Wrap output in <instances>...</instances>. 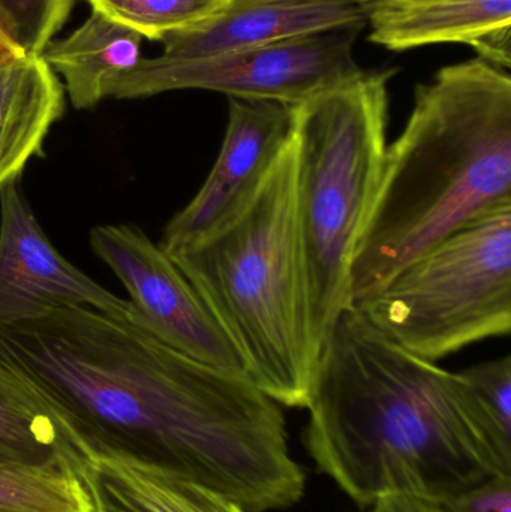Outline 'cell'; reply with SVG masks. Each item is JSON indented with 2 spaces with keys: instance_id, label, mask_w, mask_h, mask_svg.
I'll use <instances>...</instances> for the list:
<instances>
[{
  "instance_id": "12",
  "label": "cell",
  "mask_w": 511,
  "mask_h": 512,
  "mask_svg": "<svg viewBox=\"0 0 511 512\" xmlns=\"http://www.w3.org/2000/svg\"><path fill=\"white\" fill-rule=\"evenodd\" d=\"M96 512H248L161 463L89 436L80 472Z\"/></svg>"
},
{
  "instance_id": "14",
  "label": "cell",
  "mask_w": 511,
  "mask_h": 512,
  "mask_svg": "<svg viewBox=\"0 0 511 512\" xmlns=\"http://www.w3.org/2000/svg\"><path fill=\"white\" fill-rule=\"evenodd\" d=\"M63 105L62 84L41 56L0 68V194L41 153Z\"/></svg>"
},
{
  "instance_id": "9",
  "label": "cell",
  "mask_w": 511,
  "mask_h": 512,
  "mask_svg": "<svg viewBox=\"0 0 511 512\" xmlns=\"http://www.w3.org/2000/svg\"><path fill=\"white\" fill-rule=\"evenodd\" d=\"M221 152L191 203L164 230L168 255L185 251L233 221L260 189L293 134V107L261 99L228 98Z\"/></svg>"
},
{
  "instance_id": "16",
  "label": "cell",
  "mask_w": 511,
  "mask_h": 512,
  "mask_svg": "<svg viewBox=\"0 0 511 512\" xmlns=\"http://www.w3.org/2000/svg\"><path fill=\"white\" fill-rule=\"evenodd\" d=\"M143 36L107 15L92 11L77 30L50 41L41 53L65 78L75 108H90L105 98L111 81L140 62Z\"/></svg>"
},
{
  "instance_id": "24",
  "label": "cell",
  "mask_w": 511,
  "mask_h": 512,
  "mask_svg": "<svg viewBox=\"0 0 511 512\" xmlns=\"http://www.w3.org/2000/svg\"><path fill=\"white\" fill-rule=\"evenodd\" d=\"M362 6L363 11L368 12L369 9L375 8V6L387 5V3L396 2H407V0H357Z\"/></svg>"
},
{
  "instance_id": "21",
  "label": "cell",
  "mask_w": 511,
  "mask_h": 512,
  "mask_svg": "<svg viewBox=\"0 0 511 512\" xmlns=\"http://www.w3.org/2000/svg\"><path fill=\"white\" fill-rule=\"evenodd\" d=\"M441 512H511V475H495L437 505Z\"/></svg>"
},
{
  "instance_id": "4",
  "label": "cell",
  "mask_w": 511,
  "mask_h": 512,
  "mask_svg": "<svg viewBox=\"0 0 511 512\" xmlns=\"http://www.w3.org/2000/svg\"><path fill=\"white\" fill-rule=\"evenodd\" d=\"M279 406L306 408L317 372L297 210L293 134L251 203L221 230L170 255Z\"/></svg>"
},
{
  "instance_id": "5",
  "label": "cell",
  "mask_w": 511,
  "mask_h": 512,
  "mask_svg": "<svg viewBox=\"0 0 511 512\" xmlns=\"http://www.w3.org/2000/svg\"><path fill=\"white\" fill-rule=\"evenodd\" d=\"M386 71H362L293 105L297 210L318 351L353 307L350 270L387 147Z\"/></svg>"
},
{
  "instance_id": "6",
  "label": "cell",
  "mask_w": 511,
  "mask_h": 512,
  "mask_svg": "<svg viewBox=\"0 0 511 512\" xmlns=\"http://www.w3.org/2000/svg\"><path fill=\"white\" fill-rule=\"evenodd\" d=\"M396 345L437 363L511 331V206L456 231L353 304Z\"/></svg>"
},
{
  "instance_id": "15",
  "label": "cell",
  "mask_w": 511,
  "mask_h": 512,
  "mask_svg": "<svg viewBox=\"0 0 511 512\" xmlns=\"http://www.w3.org/2000/svg\"><path fill=\"white\" fill-rule=\"evenodd\" d=\"M87 448V435L0 364V460L63 463L80 472Z\"/></svg>"
},
{
  "instance_id": "3",
  "label": "cell",
  "mask_w": 511,
  "mask_h": 512,
  "mask_svg": "<svg viewBox=\"0 0 511 512\" xmlns=\"http://www.w3.org/2000/svg\"><path fill=\"white\" fill-rule=\"evenodd\" d=\"M511 206V78L483 59L419 84L351 261L353 304L471 222Z\"/></svg>"
},
{
  "instance_id": "18",
  "label": "cell",
  "mask_w": 511,
  "mask_h": 512,
  "mask_svg": "<svg viewBox=\"0 0 511 512\" xmlns=\"http://www.w3.org/2000/svg\"><path fill=\"white\" fill-rule=\"evenodd\" d=\"M93 11L161 41L165 35L192 29L210 20L231 0H89Z\"/></svg>"
},
{
  "instance_id": "11",
  "label": "cell",
  "mask_w": 511,
  "mask_h": 512,
  "mask_svg": "<svg viewBox=\"0 0 511 512\" xmlns=\"http://www.w3.org/2000/svg\"><path fill=\"white\" fill-rule=\"evenodd\" d=\"M366 23L357 0H231L200 26L165 35L159 56L200 59Z\"/></svg>"
},
{
  "instance_id": "19",
  "label": "cell",
  "mask_w": 511,
  "mask_h": 512,
  "mask_svg": "<svg viewBox=\"0 0 511 512\" xmlns=\"http://www.w3.org/2000/svg\"><path fill=\"white\" fill-rule=\"evenodd\" d=\"M489 435L511 462V357L495 358L458 372Z\"/></svg>"
},
{
  "instance_id": "10",
  "label": "cell",
  "mask_w": 511,
  "mask_h": 512,
  "mask_svg": "<svg viewBox=\"0 0 511 512\" xmlns=\"http://www.w3.org/2000/svg\"><path fill=\"white\" fill-rule=\"evenodd\" d=\"M62 307H89L134 319L128 300L90 279L57 252L17 182L11 183L0 194V327Z\"/></svg>"
},
{
  "instance_id": "23",
  "label": "cell",
  "mask_w": 511,
  "mask_h": 512,
  "mask_svg": "<svg viewBox=\"0 0 511 512\" xmlns=\"http://www.w3.org/2000/svg\"><path fill=\"white\" fill-rule=\"evenodd\" d=\"M26 51L18 45V42L9 35L8 30L0 23V68L14 65L26 59Z\"/></svg>"
},
{
  "instance_id": "22",
  "label": "cell",
  "mask_w": 511,
  "mask_h": 512,
  "mask_svg": "<svg viewBox=\"0 0 511 512\" xmlns=\"http://www.w3.org/2000/svg\"><path fill=\"white\" fill-rule=\"evenodd\" d=\"M380 512H441L437 505L405 496H386L374 505Z\"/></svg>"
},
{
  "instance_id": "17",
  "label": "cell",
  "mask_w": 511,
  "mask_h": 512,
  "mask_svg": "<svg viewBox=\"0 0 511 512\" xmlns=\"http://www.w3.org/2000/svg\"><path fill=\"white\" fill-rule=\"evenodd\" d=\"M0 512H96L80 472L63 463L0 460Z\"/></svg>"
},
{
  "instance_id": "8",
  "label": "cell",
  "mask_w": 511,
  "mask_h": 512,
  "mask_svg": "<svg viewBox=\"0 0 511 512\" xmlns=\"http://www.w3.org/2000/svg\"><path fill=\"white\" fill-rule=\"evenodd\" d=\"M96 256L129 294L135 325L204 366L248 376L245 361L170 255L132 224L101 225L90 234Z\"/></svg>"
},
{
  "instance_id": "2",
  "label": "cell",
  "mask_w": 511,
  "mask_h": 512,
  "mask_svg": "<svg viewBox=\"0 0 511 512\" xmlns=\"http://www.w3.org/2000/svg\"><path fill=\"white\" fill-rule=\"evenodd\" d=\"M306 409L318 471L360 507L386 496L441 505L511 475L458 373L405 351L354 306L321 349Z\"/></svg>"
},
{
  "instance_id": "1",
  "label": "cell",
  "mask_w": 511,
  "mask_h": 512,
  "mask_svg": "<svg viewBox=\"0 0 511 512\" xmlns=\"http://www.w3.org/2000/svg\"><path fill=\"white\" fill-rule=\"evenodd\" d=\"M0 364L87 436L161 463L248 512L305 492L281 406L248 376L204 366L132 319L89 307L0 327Z\"/></svg>"
},
{
  "instance_id": "7",
  "label": "cell",
  "mask_w": 511,
  "mask_h": 512,
  "mask_svg": "<svg viewBox=\"0 0 511 512\" xmlns=\"http://www.w3.org/2000/svg\"><path fill=\"white\" fill-rule=\"evenodd\" d=\"M362 29L329 30L200 59H141L108 84L105 96L128 99L200 89L293 107L363 71L354 57Z\"/></svg>"
},
{
  "instance_id": "20",
  "label": "cell",
  "mask_w": 511,
  "mask_h": 512,
  "mask_svg": "<svg viewBox=\"0 0 511 512\" xmlns=\"http://www.w3.org/2000/svg\"><path fill=\"white\" fill-rule=\"evenodd\" d=\"M75 0H0V23L26 51L41 56L59 32Z\"/></svg>"
},
{
  "instance_id": "13",
  "label": "cell",
  "mask_w": 511,
  "mask_h": 512,
  "mask_svg": "<svg viewBox=\"0 0 511 512\" xmlns=\"http://www.w3.org/2000/svg\"><path fill=\"white\" fill-rule=\"evenodd\" d=\"M371 41L393 51L464 42L510 69L511 0H407L366 12Z\"/></svg>"
},
{
  "instance_id": "25",
  "label": "cell",
  "mask_w": 511,
  "mask_h": 512,
  "mask_svg": "<svg viewBox=\"0 0 511 512\" xmlns=\"http://www.w3.org/2000/svg\"><path fill=\"white\" fill-rule=\"evenodd\" d=\"M371 512H380V510H378L377 507H372V511Z\"/></svg>"
}]
</instances>
